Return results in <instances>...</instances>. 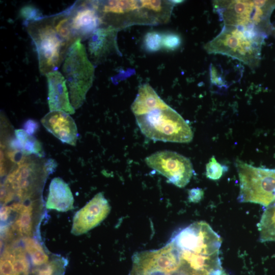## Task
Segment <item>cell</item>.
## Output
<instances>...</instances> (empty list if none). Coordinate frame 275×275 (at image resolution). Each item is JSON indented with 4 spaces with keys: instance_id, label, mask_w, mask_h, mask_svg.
Returning a JSON list of instances; mask_svg holds the SVG:
<instances>
[{
    "instance_id": "6da1fadb",
    "label": "cell",
    "mask_w": 275,
    "mask_h": 275,
    "mask_svg": "<svg viewBox=\"0 0 275 275\" xmlns=\"http://www.w3.org/2000/svg\"><path fill=\"white\" fill-rule=\"evenodd\" d=\"M173 1H96L101 26L118 31L134 25H157L169 21Z\"/></svg>"
},
{
    "instance_id": "7a4b0ae2",
    "label": "cell",
    "mask_w": 275,
    "mask_h": 275,
    "mask_svg": "<svg viewBox=\"0 0 275 275\" xmlns=\"http://www.w3.org/2000/svg\"><path fill=\"white\" fill-rule=\"evenodd\" d=\"M135 118L142 133L151 140L187 143L193 139L188 124L164 101Z\"/></svg>"
},
{
    "instance_id": "3957f363",
    "label": "cell",
    "mask_w": 275,
    "mask_h": 275,
    "mask_svg": "<svg viewBox=\"0 0 275 275\" xmlns=\"http://www.w3.org/2000/svg\"><path fill=\"white\" fill-rule=\"evenodd\" d=\"M214 11L224 25L242 28L267 36L272 26L270 17L275 1H213Z\"/></svg>"
},
{
    "instance_id": "277c9868",
    "label": "cell",
    "mask_w": 275,
    "mask_h": 275,
    "mask_svg": "<svg viewBox=\"0 0 275 275\" xmlns=\"http://www.w3.org/2000/svg\"><path fill=\"white\" fill-rule=\"evenodd\" d=\"M15 166L1 186V201L4 204L15 196L24 201L35 197L53 170L48 160L30 155L24 156Z\"/></svg>"
},
{
    "instance_id": "5b68a950",
    "label": "cell",
    "mask_w": 275,
    "mask_h": 275,
    "mask_svg": "<svg viewBox=\"0 0 275 275\" xmlns=\"http://www.w3.org/2000/svg\"><path fill=\"white\" fill-rule=\"evenodd\" d=\"M266 37L255 31L224 25L204 48L208 53L230 57L254 69L259 65L262 45Z\"/></svg>"
},
{
    "instance_id": "8992f818",
    "label": "cell",
    "mask_w": 275,
    "mask_h": 275,
    "mask_svg": "<svg viewBox=\"0 0 275 275\" xmlns=\"http://www.w3.org/2000/svg\"><path fill=\"white\" fill-rule=\"evenodd\" d=\"M27 32L36 48L42 74L57 71L72 46L53 27L50 16L26 24Z\"/></svg>"
},
{
    "instance_id": "52a82bcc",
    "label": "cell",
    "mask_w": 275,
    "mask_h": 275,
    "mask_svg": "<svg viewBox=\"0 0 275 275\" xmlns=\"http://www.w3.org/2000/svg\"><path fill=\"white\" fill-rule=\"evenodd\" d=\"M81 40H77L70 47L62 68L68 89L70 100L74 109L84 103L87 93L91 88L94 77V64Z\"/></svg>"
},
{
    "instance_id": "ba28073f",
    "label": "cell",
    "mask_w": 275,
    "mask_h": 275,
    "mask_svg": "<svg viewBox=\"0 0 275 275\" xmlns=\"http://www.w3.org/2000/svg\"><path fill=\"white\" fill-rule=\"evenodd\" d=\"M235 167L239 180L237 199L266 207L275 201V169L255 167L236 159Z\"/></svg>"
},
{
    "instance_id": "9c48e42d",
    "label": "cell",
    "mask_w": 275,
    "mask_h": 275,
    "mask_svg": "<svg viewBox=\"0 0 275 275\" xmlns=\"http://www.w3.org/2000/svg\"><path fill=\"white\" fill-rule=\"evenodd\" d=\"M146 164L164 176L177 187H185L194 173L191 162L187 157L176 152L162 150L146 157Z\"/></svg>"
},
{
    "instance_id": "30bf717a",
    "label": "cell",
    "mask_w": 275,
    "mask_h": 275,
    "mask_svg": "<svg viewBox=\"0 0 275 275\" xmlns=\"http://www.w3.org/2000/svg\"><path fill=\"white\" fill-rule=\"evenodd\" d=\"M67 9L72 31L78 40L89 38L100 27L95 1H77Z\"/></svg>"
},
{
    "instance_id": "8fae6325",
    "label": "cell",
    "mask_w": 275,
    "mask_h": 275,
    "mask_svg": "<svg viewBox=\"0 0 275 275\" xmlns=\"http://www.w3.org/2000/svg\"><path fill=\"white\" fill-rule=\"evenodd\" d=\"M111 208L103 194L98 193L75 214L71 233L81 235L96 227L107 216Z\"/></svg>"
},
{
    "instance_id": "7c38bea8",
    "label": "cell",
    "mask_w": 275,
    "mask_h": 275,
    "mask_svg": "<svg viewBox=\"0 0 275 275\" xmlns=\"http://www.w3.org/2000/svg\"><path fill=\"white\" fill-rule=\"evenodd\" d=\"M118 31L112 28L100 26L89 37L88 52L94 64L103 62L113 53L120 54L117 41Z\"/></svg>"
},
{
    "instance_id": "4fadbf2b",
    "label": "cell",
    "mask_w": 275,
    "mask_h": 275,
    "mask_svg": "<svg viewBox=\"0 0 275 275\" xmlns=\"http://www.w3.org/2000/svg\"><path fill=\"white\" fill-rule=\"evenodd\" d=\"M46 130L64 143L75 146L78 136L73 118L62 111H50L42 119Z\"/></svg>"
},
{
    "instance_id": "5bb4252c",
    "label": "cell",
    "mask_w": 275,
    "mask_h": 275,
    "mask_svg": "<svg viewBox=\"0 0 275 275\" xmlns=\"http://www.w3.org/2000/svg\"><path fill=\"white\" fill-rule=\"evenodd\" d=\"M48 85V104L50 111H62L74 114L68 89L64 76L58 71L46 75Z\"/></svg>"
},
{
    "instance_id": "9a60e30c",
    "label": "cell",
    "mask_w": 275,
    "mask_h": 275,
    "mask_svg": "<svg viewBox=\"0 0 275 275\" xmlns=\"http://www.w3.org/2000/svg\"><path fill=\"white\" fill-rule=\"evenodd\" d=\"M74 198L69 185L61 178L52 179L46 202L48 209L66 212L73 208Z\"/></svg>"
},
{
    "instance_id": "2e32d148",
    "label": "cell",
    "mask_w": 275,
    "mask_h": 275,
    "mask_svg": "<svg viewBox=\"0 0 275 275\" xmlns=\"http://www.w3.org/2000/svg\"><path fill=\"white\" fill-rule=\"evenodd\" d=\"M12 211L18 213L12 229L22 236L29 237L33 228V205L16 203L9 206Z\"/></svg>"
},
{
    "instance_id": "e0dca14e",
    "label": "cell",
    "mask_w": 275,
    "mask_h": 275,
    "mask_svg": "<svg viewBox=\"0 0 275 275\" xmlns=\"http://www.w3.org/2000/svg\"><path fill=\"white\" fill-rule=\"evenodd\" d=\"M257 227L260 242H275V201L265 208Z\"/></svg>"
},
{
    "instance_id": "ac0fdd59",
    "label": "cell",
    "mask_w": 275,
    "mask_h": 275,
    "mask_svg": "<svg viewBox=\"0 0 275 275\" xmlns=\"http://www.w3.org/2000/svg\"><path fill=\"white\" fill-rule=\"evenodd\" d=\"M14 134L23 154L26 156L34 155L40 158L44 156L42 144L33 135L29 134L23 129L15 130Z\"/></svg>"
},
{
    "instance_id": "d6986e66",
    "label": "cell",
    "mask_w": 275,
    "mask_h": 275,
    "mask_svg": "<svg viewBox=\"0 0 275 275\" xmlns=\"http://www.w3.org/2000/svg\"><path fill=\"white\" fill-rule=\"evenodd\" d=\"M25 251L30 255L31 262L35 267L42 266L49 261V257L41 245L30 237L23 239Z\"/></svg>"
},
{
    "instance_id": "ffe728a7",
    "label": "cell",
    "mask_w": 275,
    "mask_h": 275,
    "mask_svg": "<svg viewBox=\"0 0 275 275\" xmlns=\"http://www.w3.org/2000/svg\"><path fill=\"white\" fill-rule=\"evenodd\" d=\"M21 248H15L12 251L6 250L12 262L13 275H29L31 271L30 264L25 252Z\"/></svg>"
},
{
    "instance_id": "44dd1931",
    "label": "cell",
    "mask_w": 275,
    "mask_h": 275,
    "mask_svg": "<svg viewBox=\"0 0 275 275\" xmlns=\"http://www.w3.org/2000/svg\"><path fill=\"white\" fill-rule=\"evenodd\" d=\"M65 264L63 260H52L42 266L35 267L32 273L33 275H63Z\"/></svg>"
},
{
    "instance_id": "7402d4cb",
    "label": "cell",
    "mask_w": 275,
    "mask_h": 275,
    "mask_svg": "<svg viewBox=\"0 0 275 275\" xmlns=\"http://www.w3.org/2000/svg\"><path fill=\"white\" fill-rule=\"evenodd\" d=\"M162 35L156 31L148 32L144 38L145 49L149 52H156L162 47Z\"/></svg>"
},
{
    "instance_id": "603a6c76",
    "label": "cell",
    "mask_w": 275,
    "mask_h": 275,
    "mask_svg": "<svg viewBox=\"0 0 275 275\" xmlns=\"http://www.w3.org/2000/svg\"><path fill=\"white\" fill-rule=\"evenodd\" d=\"M227 168L219 163L214 156H212L206 164V175L208 178L216 180L223 175Z\"/></svg>"
},
{
    "instance_id": "cb8c5ba5",
    "label": "cell",
    "mask_w": 275,
    "mask_h": 275,
    "mask_svg": "<svg viewBox=\"0 0 275 275\" xmlns=\"http://www.w3.org/2000/svg\"><path fill=\"white\" fill-rule=\"evenodd\" d=\"M19 14L26 23L39 20L44 17L41 11L31 5L22 7L20 10Z\"/></svg>"
},
{
    "instance_id": "d4e9b609",
    "label": "cell",
    "mask_w": 275,
    "mask_h": 275,
    "mask_svg": "<svg viewBox=\"0 0 275 275\" xmlns=\"http://www.w3.org/2000/svg\"><path fill=\"white\" fill-rule=\"evenodd\" d=\"M181 43L180 36L176 33L169 32L162 35V47L168 50H174L178 48Z\"/></svg>"
},
{
    "instance_id": "484cf974",
    "label": "cell",
    "mask_w": 275,
    "mask_h": 275,
    "mask_svg": "<svg viewBox=\"0 0 275 275\" xmlns=\"http://www.w3.org/2000/svg\"><path fill=\"white\" fill-rule=\"evenodd\" d=\"M0 267L1 275H13L12 262L6 252L1 256Z\"/></svg>"
},
{
    "instance_id": "4316f807",
    "label": "cell",
    "mask_w": 275,
    "mask_h": 275,
    "mask_svg": "<svg viewBox=\"0 0 275 275\" xmlns=\"http://www.w3.org/2000/svg\"><path fill=\"white\" fill-rule=\"evenodd\" d=\"M188 194V199L189 202L198 203L203 198L204 191L199 187L194 188L189 190Z\"/></svg>"
},
{
    "instance_id": "83f0119b",
    "label": "cell",
    "mask_w": 275,
    "mask_h": 275,
    "mask_svg": "<svg viewBox=\"0 0 275 275\" xmlns=\"http://www.w3.org/2000/svg\"><path fill=\"white\" fill-rule=\"evenodd\" d=\"M23 129L29 134L35 133L39 128L38 123L35 120L30 119L27 120L23 124Z\"/></svg>"
},
{
    "instance_id": "f1b7e54d",
    "label": "cell",
    "mask_w": 275,
    "mask_h": 275,
    "mask_svg": "<svg viewBox=\"0 0 275 275\" xmlns=\"http://www.w3.org/2000/svg\"><path fill=\"white\" fill-rule=\"evenodd\" d=\"M11 210L9 206L3 205L1 208V220L6 221L10 215Z\"/></svg>"
}]
</instances>
